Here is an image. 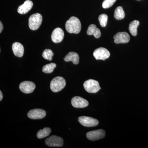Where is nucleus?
Here are the masks:
<instances>
[{
	"label": "nucleus",
	"mask_w": 148,
	"mask_h": 148,
	"mask_svg": "<svg viewBox=\"0 0 148 148\" xmlns=\"http://www.w3.org/2000/svg\"><path fill=\"white\" fill-rule=\"evenodd\" d=\"M33 3L30 0H27L23 4L18 7L17 12L20 14H26L32 9L33 7Z\"/></svg>",
	"instance_id": "14"
},
{
	"label": "nucleus",
	"mask_w": 148,
	"mask_h": 148,
	"mask_svg": "<svg viewBox=\"0 0 148 148\" xmlns=\"http://www.w3.org/2000/svg\"><path fill=\"white\" fill-rule=\"evenodd\" d=\"M81 23L78 18L72 16L66 21V29L70 34H78L81 30Z\"/></svg>",
	"instance_id": "1"
},
{
	"label": "nucleus",
	"mask_w": 148,
	"mask_h": 148,
	"mask_svg": "<svg viewBox=\"0 0 148 148\" xmlns=\"http://www.w3.org/2000/svg\"><path fill=\"white\" fill-rule=\"evenodd\" d=\"M46 112L44 110L35 109L31 110L28 113V117L32 119H40L45 117Z\"/></svg>",
	"instance_id": "9"
},
{
	"label": "nucleus",
	"mask_w": 148,
	"mask_h": 148,
	"mask_svg": "<svg viewBox=\"0 0 148 148\" xmlns=\"http://www.w3.org/2000/svg\"><path fill=\"white\" fill-rule=\"evenodd\" d=\"M42 21V16L39 13L32 14L29 17V28L33 31H36L39 28Z\"/></svg>",
	"instance_id": "3"
},
{
	"label": "nucleus",
	"mask_w": 148,
	"mask_h": 148,
	"mask_svg": "<svg viewBox=\"0 0 148 148\" xmlns=\"http://www.w3.org/2000/svg\"><path fill=\"white\" fill-rule=\"evenodd\" d=\"M56 67V65L54 63L46 64L43 67L42 72L45 73H51L53 72L54 69Z\"/></svg>",
	"instance_id": "21"
},
{
	"label": "nucleus",
	"mask_w": 148,
	"mask_h": 148,
	"mask_svg": "<svg viewBox=\"0 0 148 148\" xmlns=\"http://www.w3.org/2000/svg\"><path fill=\"white\" fill-rule=\"evenodd\" d=\"M51 129L49 127H45L42 130H40L38 132L37 137L38 139H42L49 136L51 132Z\"/></svg>",
	"instance_id": "19"
},
{
	"label": "nucleus",
	"mask_w": 148,
	"mask_h": 148,
	"mask_svg": "<svg viewBox=\"0 0 148 148\" xmlns=\"http://www.w3.org/2000/svg\"><path fill=\"white\" fill-rule=\"evenodd\" d=\"M12 49L14 55L18 57L23 56L24 53V47L20 43L15 42L12 45Z\"/></svg>",
	"instance_id": "15"
},
{
	"label": "nucleus",
	"mask_w": 148,
	"mask_h": 148,
	"mask_svg": "<svg viewBox=\"0 0 148 148\" xmlns=\"http://www.w3.org/2000/svg\"><path fill=\"white\" fill-rule=\"evenodd\" d=\"M87 34L89 36L93 35L96 38H99L101 36V32L100 29L96 27L95 24H90L88 27Z\"/></svg>",
	"instance_id": "17"
},
{
	"label": "nucleus",
	"mask_w": 148,
	"mask_h": 148,
	"mask_svg": "<svg viewBox=\"0 0 148 148\" xmlns=\"http://www.w3.org/2000/svg\"><path fill=\"white\" fill-rule=\"evenodd\" d=\"M93 55L96 60L104 61L110 57V53L109 51L105 48L100 47L94 51Z\"/></svg>",
	"instance_id": "8"
},
{
	"label": "nucleus",
	"mask_w": 148,
	"mask_h": 148,
	"mask_svg": "<svg viewBox=\"0 0 148 148\" xmlns=\"http://www.w3.org/2000/svg\"><path fill=\"white\" fill-rule=\"evenodd\" d=\"M114 38L115 43H126L129 42L130 37L126 32H119L114 36Z\"/></svg>",
	"instance_id": "13"
},
{
	"label": "nucleus",
	"mask_w": 148,
	"mask_h": 148,
	"mask_svg": "<svg viewBox=\"0 0 148 148\" xmlns=\"http://www.w3.org/2000/svg\"><path fill=\"white\" fill-rule=\"evenodd\" d=\"M19 89L24 93L29 94L33 92L36 88V85L30 81L23 82L19 85Z\"/></svg>",
	"instance_id": "10"
},
{
	"label": "nucleus",
	"mask_w": 148,
	"mask_h": 148,
	"mask_svg": "<svg viewBox=\"0 0 148 148\" xmlns=\"http://www.w3.org/2000/svg\"><path fill=\"white\" fill-rule=\"evenodd\" d=\"M106 135V132L103 129H98L87 132L86 137L88 140L95 141L104 138Z\"/></svg>",
	"instance_id": "7"
},
{
	"label": "nucleus",
	"mask_w": 148,
	"mask_h": 148,
	"mask_svg": "<svg viewBox=\"0 0 148 148\" xmlns=\"http://www.w3.org/2000/svg\"><path fill=\"white\" fill-rule=\"evenodd\" d=\"M114 17L117 20H121L125 17V12L121 6H119L115 10Z\"/></svg>",
	"instance_id": "20"
},
{
	"label": "nucleus",
	"mask_w": 148,
	"mask_h": 148,
	"mask_svg": "<svg viewBox=\"0 0 148 148\" xmlns=\"http://www.w3.org/2000/svg\"><path fill=\"white\" fill-rule=\"evenodd\" d=\"M108 16L106 14H101L98 17V20L102 27H106L108 22Z\"/></svg>",
	"instance_id": "23"
},
{
	"label": "nucleus",
	"mask_w": 148,
	"mask_h": 148,
	"mask_svg": "<svg viewBox=\"0 0 148 148\" xmlns=\"http://www.w3.org/2000/svg\"><path fill=\"white\" fill-rule=\"evenodd\" d=\"M64 59L66 62L72 61L74 64L77 65L79 63V56L76 52H70L66 55Z\"/></svg>",
	"instance_id": "16"
},
{
	"label": "nucleus",
	"mask_w": 148,
	"mask_h": 148,
	"mask_svg": "<svg viewBox=\"0 0 148 148\" xmlns=\"http://www.w3.org/2000/svg\"><path fill=\"white\" fill-rule=\"evenodd\" d=\"M116 0H104L103 1L102 6L104 8H108L113 5Z\"/></svg>",
	"instance_id": "24"
},
{
	"label": "nucleus",
	"mask_w": 148,
	"mask_h": 148,
	"mask_svg": "<svg viewBox=\"0 0 148 148\" xmlns=\"http://www.w3.org/2000/svg\"><path fill=\"white\" fill-rule=\"evenodd\" d=\"M84 87L85 90L89 93H96L101 89L99 82L94 79H88L85 82Z\"/></svg>",
	"instance_id": "4"
},
{
	"label": "nucleus",
	"mask_w": 148,
	"mask_h": 148,
	"mask_svg": "<svg viewBox=\"0 0 148 148\" xmlns=\"http://www.w3.org/2000/svg\"><path fill=\"white\" fill-rule=\"evenodd\" d=\"M46 145L49 147H60L64 145V140L61 137L52 135L45 140Z\"/></svg>",
	"instance_id": "6"
},
{
	"label": "nucleus",
	"mask_w": 148,
	"mask_h": 148,
	"mask_svg": "<svg viewBox=\"0 0 148 148\" xmlns=\"http://www.w3.org/2000/svg\"><path fill=\"white\" fill-rule=\"evenodd\" d=\"M3 95L1 91H0V101H1L3 99Z\"/></svg>",
	"instance_id": "26"
},
{
	"label": "nucleus",
	"mask_w": 148,
	"mask_h": 148,
	"mask_svg": "<svg viewBox=\"0 0 148 148\" xmlns=\"http://www.w3.org/2000/svg\"><path fill=\"white\" fill-rule=\"evenodd\" d=\"M78 121L81 124L87 127H94L99 123L98 120L88 116H80L78 118Z\"/></svg>",
	"instance_id": "5"
},
{
	"label": "nucleus",
	"mask_w": 148,
	"mask_h": 148,
	"mask_svg": "<svg viewBox=\"0 0 148 148\" xmlns=\"http://www.w3.org/2000/svg\"><path fill=\"white\" fill-rule=\"evenodd\" d=\"M3 29V24L1 21V22H0V33H1Z\"/></svg>",
	"instance_id": "25"
},
{
	"label": "nucleus",
	"mask_w": 148,
	"mask_h": 148,
	"mask_svg": "<svg viewBox=\"0 0 148 148\" xmlns=\"http://www.w3.org/2000/svg\"><path fill=\"white\" fill-rule=\"evenodd\" d=\"M66 85V81L61 77H56L51 81L50 88L53 92H58L64 89Z\"/></svg>",
	"instance_id": "2"
},
{
	"label": "nucleus",
	"mask_w": 148,
	"mask_h": 148,
	"mask_svg": "<svg viewBox=\"0 0 148 148\" xmlns=\"http://www.w3.org/2000/svg\"><path fill=\"white\" fill-rule=\"evenodd\" d=\"M139 24H140V22L138 20H134L130 24L129 32L132 36H137V33H138L137 29H138V27L139 26Z\"/></svg>",
	"instance_id": "18"
},
{
	"label": "nucleus",
	"mask_w": 148,
	"mask_h": 148,
	"mask_svg": "<svg viewBox=\"0 0 148 148\" xmlns=\"http://www.w3.org/2000/svg\"><path fill=\"white\" fill-rule=\"evenodd\" d=\"M54 55L53 51L50 49H46L44 51L42 54V57L45 59L49 61H51L52 60V58Z\"/></svg>",
	"instance_id": "22"
},
{
	"label": "nucleus",
	"mask_w": 148,
	"mask_h": 148,
	"mask_svg": "<svg viewBox=\"0 0 148 148\" xmlns=\"http://www.w3.org/2000/svg\"><path fill=\"white\" fill-rule=\"evenodd\" d=\"M71 103L73 107L77 108H86L89 104L87 100L79 96H75L72 98Z\"/></svg>",
	"instance_id": "11"
},
{
	"label": "nucleus",
	"mask_w": 148,
	"mask_h": 148,
	"mask_svg": "<svg viewBox=\"0 0 148 148\" xmlns=\"http://www.w3.org/2000/svg\"><path fill=\"white\" fill-rule=\"evenodd\" d=\"M64 31L60 28H56L51 34V40L55 43L61 42L64 39Z\"/></svg>",
	"instance_id": "12"
}]
</instances>
